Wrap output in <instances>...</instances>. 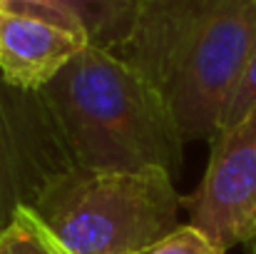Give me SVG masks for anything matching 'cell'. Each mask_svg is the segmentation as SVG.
Returning <instances> with one entry per match:
<instances>
[{
	"mask_svg": "<svg viewBox=\"0 0 256 254\" xmlns=\"http://www.w3.org/2000/svg\"><path fill=\"white\" fill-rule=\"evenodd\" d=\"M256 48V0H137L120 53L172 110L184 142H212Z\"/></svg>",
	"mask_w": 256,
	"mask_h": 254,
	"instance_id": "1",
	"label": "cell"
},
{
	"mask_svg": "<svg viewBox=\"0 0 256 254\" xmlns=\"http://www.w3.org/2000/svg\"><path fill=\"white\" fill-rule=\"evenodd\" d=\"M40 95L78 167L182 169L184 137L172 110L120 53L90 43Z\"/></svg>",
	"mask_w": 256,
	"mask_h": 254,
	"instance_id": "2",
	"label": "cell"
},
{
	"mask_svg": "<svg viewBox=\"0 0 256 254\" xmlns=\"http://www.w3.org/2000/svg\"><path fill=\"white\" fill-rule=\"evenodd\" d=\"M164 169L75 167L30 207L65 254H147L182 224Z\"/></svg>",
	"mask_w": 256,
	"mask_h": 254,
	"instance_id": "3",
	"label": "cell"
},
{
	"mask_svg": "<svg viewBox=\"0 0 256 254\" xmlns=\"http://www.w3.org/2000/svg\"><path fill=\"white\" fill-rule=\"evenodd\" d=\"M75 167L42 95L0 75V232Z\"/></svg>",
	"mask_w": 256,
	"mask_h": 254,
	"instance_id": "4",
	"label": "cell"
},
{
	"mask_svg": "<svg viewBox=\"0 0 256 254\" xmlns=\"http://www.w3.org/2000/svg\"><path fill=\"white\" fill-rule=\"evenodd\" d=\"M199 187L182 197L189 224L224 252L256 247V110L212 137Z\"/></svg>",
	"mask_w": 256,
	"mask_h": 254,
	"instance_id": "5",
	"label": "cell"
},
{
	"mask_svg": "<svg viewBox=\"0 0 256 254\" xmlns=\"http://www.w3.org/2000/svg\"><path fill=\"white\" fill-rule=\"evenodd\" d=\"M87 45L90 35L72 13L0 0V75L10 85L40 92Z\"/></svg>",
	"mask_w": 256,
	"mask_h": 254,
	"instance_id": "6",
	"label": "cell"
},
{
	"mask_svg": "<svg viewBox=\"0 0 256 254\" xmlns=\"http://www.w3.org/2000/svg\"><path fill=\"white\" fill-rule=\"evenodd\" d=\"M28 3H45L72 13L85 25L90 43L107 50H120L124 45L137 13V0H28Z\"/></svg>",
	"mask_w": 256,
	"mask_h": 254,
	"instance_id": "7",
	"label": "cell"
},
{
	"mask_svg": "<svg viewBox=\"0 0 256 254\" xmlns=\"http://www.w3.org/2000/svg\"><path fill=\"white\" fill-rule=\"evenodd\" d=\"M0 254H65L42 227L30 207H22L15 219L0 232Z\"/></svg>",
	"mask_w": 256,
	"mask_h": 254,
	"instance_id": "8",
	"label": "cell"
},
{
	"mask_svg": "<svg viewBox=\"0 0 256 254\" xmlns=\"http://www.w3.org/2000/svg\"><path fill=\"white\" fill-rule=\"evenodd\" d=\"M254 110H256V48L252 53V58H249V63H246V68H244V75H242V80L236 85V90L232 92V97H229V102H226V107H224V112L219 117L216 132L236 125L239 120H244Z\"/></svg>",
	"mask_w": 256,
	"mask_h": 254,
	"instance_id": "9",
	"label": "cell"
},
{
	"mask_svg": "<svg viewBox=\"0 0 256 254\" xmlns=\"http://www.w3.org/2000/svg\"><path fill=\"white\" fill-rule=\"evenodd\" d=\"M147 254H226L222 247H216L206 234H202L196 227L179 224L167 239H162L154 249Z\"/></svg>",
	"mask_w": 256,
	"mask_h": 254,
	"instance_id": "10",
	"label": "cell"
}]
</instances>
